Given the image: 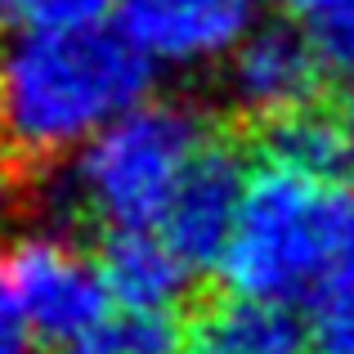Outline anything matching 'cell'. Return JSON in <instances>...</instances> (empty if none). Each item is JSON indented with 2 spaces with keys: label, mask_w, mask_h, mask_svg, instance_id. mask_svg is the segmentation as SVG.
Listing matches in <instances>:
<instances>
[{
  "label": "cell",
  "mask_w": 354,
  "mask_h": 354,
  "mask_svg": "<svg viewBox=\"0 0 354 354\" xmlns=\"http://www.w3.org/2000/svg\"><path fill=\"white\" fill-rule=\"evenodd\" d=\"M207 144L198 108L180 99H144L77 153L68 193L90 220L108 225V234L157 229Z\"/></svg>",
  "instance_id": "obj_2"
},
{
  "label": "cell",
  "mask_w": 354,
  "mask_h": 354,
  "mask_svg": "<svg viewBox=\"0 0 354 354\" xmlns=\"http://www.w3.org/2000/svg\"><path fill=\"white\" fill-rule=\"evenodd\" d=\"M113 5L117 0H0V27H9L14 36L86 32L104 27Z\"/></svg>",
  "instance_id": "obj_12"
},
{
  "label": "cell",
  "mask_w": 354,
  "mask_h": 354,
  "mask_svg": "<svg viewBox=\"0 0 354 354\" xmlns=\"http://www.w3.org/2000/svg\"><path fill=\"white\" fill-rule=\"evenodd\" d=\"M350 113H354V104H350Z\"/></svg>",
  "instance_id": "obj_19"
},
{
  "label": "cell",
  "mask_w": 354,
  "mask_h": 354,
  "mask_svg": "<svg viewBox=\"0 0 354 354\" xmlns=\"http://www.w3.org/2000/svg\"><path fill=\"white\" fill-rule=\"evenodd\" d=\"M269 5H278V9H287V14H319V9H328V5H337V0H269Z\"/></svg>",
  "instance_id": "obj_16"
},
{
  "label": "cell",
  "mask_w": 354,
  "mask_h": 354,
  "mask_svg": "<svg viewBox=\"0 0 354 354\" xmlns=\"http://www.w3.org/2000/svg\"><path fill=\"white\" fill-rule=\"evenodd\" d=\"M5 278L23 310L32 341L81 354L113 319V292L99 260L63 234H27L9 247Z\"/></svg>",
  "instance_id": "obj_4"
},
{
  "label": "cell",
  "mask_w": 354,
  "mask_h": 354,
  "mask_svg": "<svg viewBox=\"0 0 354 354\" xmlns=\"http://www.w3.org/2000/svg\"><path fill=\"white\" fill-rule=\"evenodd\" d=\"M346 171L354 180V113H350V126H346Z\"/></svg>",
  "instance_id": "obj_17"
},
{
  "label": "cell",
  "mask_w": 354,
  "mask_h": 354,
  "mask_svg": "<svg viewBox=\"0 0 354 354\" xmlns=\"http://www.w3.org/2000/svg\"><path fill=\"white\" fill-rule=\"evenodd\" d=\"M198 354H305L310 328L287 301L229 292L198 319Z\"/></svg>",
  "instance_id": "obj_9"
},
{
  "label": "cell",
  "mask_w": 354,
  "mask_h": 354,
  "mask_svg": "<svg viewBox=\"0 0 354 354\" xmlns=\"http://www.w3.org/2000/svg\"><path fill=\"white\" fill-rule=\"evenodd\" d=\"M99 269L113 305L135 314H171L193 278V265L162 229H113L99 251Z\"/></svg>",
  "instance_id": "obj_8"
},
{
  "label": "cell",
  "mask_w": 354,
  "mask_h": 354,
  "mask_svg": "<svg viewBox=\"0 0 354 354\" xmlns=\"http://www.w3.org/2000/svg\"><path fill=\"white\" fill-rule=\"evenodd\" d=\"M0 225H5V180H0Z\"/></svg>",
  "instance_id": "obj_18"
},
{
  "label": "cell",
  "mask_w": 354,
  "mask_h": 354,
  "mask_svg": "<svg viewBox=\"0 0 354 354\" xmlns=\"http://www.w3.org/2000/svg\"><path fill=\"white\" fill-rule=\"evenodd\" d=\"M153 59L126 32H41L0 45V153L54 166L148 99Z\"/></svg>",
  "instance_id": "obj_1"
},
{
  "label": "cell",
  "mask_w": 354,
  "mask_h": 354,
  "mask_svg": "<svg viewBox=\"0 0 354 354\" xmlns=\"http://www.w3.org/2000/svg\"><path fill=\"white\" fill-rule=\"evenodd\" d=\"M256 5L260 0H117V18L153 63L207 68L247 41Z\"/></svg>",
  "instance_id": "obj_6"
},
{
  "label": "cell",
  "mask_w": 354,
  "mask_h": 354,
  "mask_svg": "<svg viewBox=\"0 0 354 354\" xmlns=\"http://www.w3.org/2000/svg\"><path fill=\"white\" fill-rule=\"evenodd\" d=\"M310 341L319 354H354V198L346 207L332 265L310 292Z\"/></svg>",
  "instance_id": "obj_10"
},
{
  "label": "cell",
  "mask_w": 354,
  "mask_h": 354,
  "mask_svg": "<svg viewBox=\"0 0 354 354\" xmlns=\"http://www.w3.org/2000/svg\"><path fill=\"white\" fill-rule=\"evenodd\" d=\"M260 148H265L269 166L301 171V175H314V180H323L332 166H346V130L319 108L269 121Z\"/></svg>",
  "instance_id": "obj_11"
},
{
  "label": "cell",
  "mask_w": 354,
  "mask_h": 354,
  "mask_svg": "<svg viewBox=\"0 0 354 354\" xmlns=\"http://www.w3.org/2000/svg\"><path fill=\"white\" fill-rule=\"evenodd\" d=\"M328 63L319 59L310 32H296L287 23L251 27L247 41L225 59V99L251 121H278L314 108L323 90Z\"/></svg>",
  "instance_id": "obj_5"
},
{
  "label": "cell",
  "mask_w": 354,
  "mask_h": 354,
  "mask_svg": "<svg viewBox=\"0 0 354 354\" xmlns=\"http://www.w3.org/2000/svg\"><path fill=\"white\" fill-rule=\"evenodd\" d=\"M346 193L323 189V180L283 166L251 175L234 238L220 256V278L238 296L287 301L310 296L346 225Z\"/></svg>",
  "instance_id": "obj_3"
},
{
  "label": "cell",
  "mask_w": 354,
  "mask_h": 354,
  "mask_svg": "<svg viewBox=\"0 0 354 354\" xmlns=\"http://www.w3.org/2000/svg\"><path fill=\"white\" fill-rule=\"evenodd\" d=\"M180 328L171 314H135L121 310L104 323L95 341L81 354H180Z\"/></svg>",
  "instance_id": "obj_13"
},
{
  "label": "cell",
  "mask_w": 354,
  "mask_h": 354,
  "mask_svg": "<svg viewBox=\"0 0 354 354\" xmlns=\"http://www.w3.org/2000/svg\"><path fill=\"white\" fill-rule=\"evenodd\" d=\"M251 175L242 171V157L225 144H207L202 157L189 166L180 193L171 198V211L157 229L175 242L193 269H216L234 238L242 198H247Z\"/></svg>",
  "instance_id": "obj_7"
},
{
  "label": "cell",
  "mask_w": 354,
  "mask_h": 354,
  "mask_svg": "<svg viewBox=\"0 0 354 354\" xmlns=\"http://www.w3.org/2000/svg\"><path fill=\"white\" fill-rule=\"evenodd\" d=\"M310 41L332 72L354 77V0H337V5L319 9L310 27Z\"/></svg>",
  "instance_id": "obj_14"
},
{
  "label": "cell",
  "mask_w": 354,
  "mask_h": 354,
  "mask_svg": "<svg viewBox=\"0 0 354 354\" xmlns=\"http://www.w3.org/2000/svg\"><path fill=\"white\" fill-rule=\"evenodd\" d=\"M32 350V328H27L23 310L14 301V287L5 278V265H0V354H27Z\"/></svg>",
  "instance_id": "obj_15"
}]
</instances>
